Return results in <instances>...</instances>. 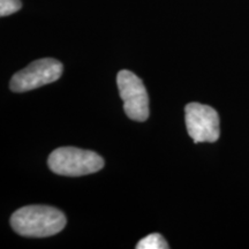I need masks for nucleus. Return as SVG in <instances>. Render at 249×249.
<instances>
[{
    "instance_id": "f257e3e1",
    "label": "nucleus",
    "mask_w": 249,
    "mask_h": 249,
    "mask_svg": "<svg viewBox=\"0 0 249 249\" xmlns=\"http://www.w3.org/2000/svg\"><path fill=\"white\" fill-rule=\"evenodd\" d=\"M11 225L18 234L29 238H46L59 233L66 226L64 213L48 205H27L15 211Z\"/></svg>"
},
{
    "instance_id": "f03ea898",
    "label": "nucleus",
    "mask_w": 249,
    "mask_h": 249,
    "mask_svg": "<svg viewBox=\"0 0 249 249\" xmlns=\"http://www.w3.org/2000/svg\"><path fill=\"white\" fill-rule=\"evenodd\" d=\"M48 164L50 170L59 176L81 177L102 170L104 160L93 151L74 147H62L51 152Z\"/></svg>"
},
{
    "instance_id": "7ed1b4c3",
    "label": "nucleus",
    "mask_w": 249,
    "mask_h": 249,
    "mask_svg": "<svg viewBox=\"0 0 249 249\" xmlns=\"http://www.w3.org/2000/svg\"><path fill=\"white\" fill-rule=\"evenodd\" d=\"M61 74L62 64L60 61L52 58L38 59L15 73L9 87L14 92H26L54 82L60 79Z\"/></svg>"
},
{
    "instance_id": "20e7f679",
    "label": "nucleus",
    "mask_w": 249,
    "mask_h": 249,
    "mask_svg": "<svg viewBox=\"0 0 249 249\" xmlns=\"http://www.w3.org/2000/svg\"><path fill=\"white\" fill-rule=\"evenodd\" d=\"M117 82L127 117L135 121L147 120L149 117V96L142 80L132 71L124 70L118 73Z\"/></svg>"
},
{
    "instance_id": "39448f33",
    "label": "nucleus",
    "mask_w": 249,
    "mask_h": 249,
    "mask_svg": "<svg viewBox=\"0 0 249 249\" xmlns=\"http://www.w3.org/2000/svg\"><path fill=\"white\" fill-rule=\"evenodd\" d=\"M187 132L194 143L216 142L219 139V116L209 105L189 103L185 107Z\"/></svg>"
},
{
    "instance_id": "423d86ee",
    "label": "nucleus",
    "mask_w": 249,
    "mask_h": 249,
    "mask_svg": "<svg viewBox=\"0 0 249 249\" xmlns=\"http://www.w3.org/2000/svg\"><path fill=\"white\" fill-rule=\"evenodd\" d=\"M170 246L165 239L158 233H152L143 238L136 245V249H167Z\"/></svg>"
},
{
    "instance_id": "0eeeda50",
    "label": "nucleus",
    "mask_w": 249,
    "mask_h": 249,
    "mask_svg": "<svg viewBox=\"0 0 249 249\" xmlns=\"http://www.w3.org/2000/svg\"><path fill=\"white\" fill-rule=\"evenodd\" d=\"M22 7L20 0H0V15L7 17Z\"/></svg>"
}]
</instances>
